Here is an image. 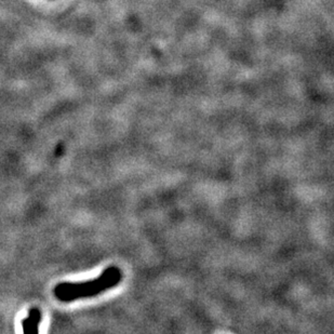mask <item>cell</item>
Returning <instances> with one entry per match:
<instances>
[{"mask_svg":"<svg viewBox=\"0 0 334 334\" xmlns=\"http://www.w3.org/2000/svg\"><path fill=\"white\" fill-rule=\"evenodd\" d=\"M42 320V313L37 307L29 311L27 317L22 320V330L24 333H38L39 324Z\"/></svg>","mask_w":334,"mask_h":334,"instance_id":"2","label":"cell"},{"mask_svg":"<svg viewBox=\"0 0 334 334\" xmlns=\"http://www.w3.org/2000/svg\"><path fill=\"white\" fill-rule=\"evenodd\" d=\"M122 279V270L117 266H108L94 279L78 283H61L53 289V294L61 302H73L79 298L99 295L106 290L115 288Z\"/></svg>","mask_w":334,"mask_h":334,"instance_id":"1","label":"cell"}]
</instances>
